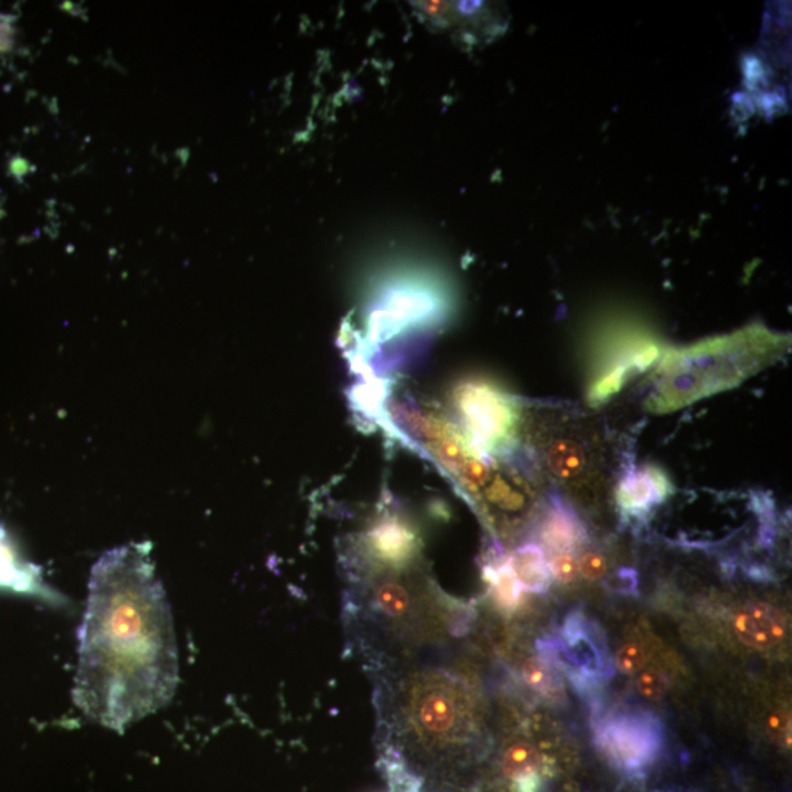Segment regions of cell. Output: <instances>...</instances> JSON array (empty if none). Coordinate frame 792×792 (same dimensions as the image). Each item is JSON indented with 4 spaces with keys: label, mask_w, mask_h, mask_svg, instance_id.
<instances>
[{
    "label": "cell",
    "mask_w": 792,
    "mask_h": 792,
    "mask_svg": "<svg viewBox=\"0 0 792 792\" xmlns=\"http://www.w3.org/2000/svg\"><path fill=\"white\" fill-rule=\"evenodd\" d=\"M564 418V417H563ZM554 480L572 491H587L603 480L596 442L581 425L568 418L534 414L524 417L523 431Z\"/></svg>",
    "instance_id": "obj_5"
},
{
    "label": "cell",
    "mask_w": 792,
    "mask_h": 792,
    "mask_svg": "<svg viewBox=\"0 0 792 792\" xmlns=\"http://www.w3.org/2000/svg\"><path fill=\"white\" fill-rule=\"evenodd\" d=\"M789 350L790 338L751 327L671 351L657 367L646 409L662 416L736 388L771 367Z\"/></svg>",
    "instance_id": "obj_2"
},
{
    "label": "cell",
    "mask_w": 792,
    "mask_h": 792,
    "mask_svg": "<svg viewBox=\"0 0 792 792\" xmlns=\"http://www.w3.org/2000/svg\"><path fill=\"white\" fill-rule=\"evenodd\" d=\"M483 572L496 603L506 611L517 609L522 602L523 589L511 571L509 563L505 560V563L488 565Z\"/></svg>",
    "instance_id": "obj_15"
},
{
    "label": "cell",
    "mask_w": 792,
    "mask_h": 792,
    "mask_svg": "<svg viewBox=\"0 0 792 792\" xmlns=\"http://www.w3.org/2000/svg\"><path fill=\"white\" fill-rule=\"evenodd\" d=\"M78 643L74 702L87 718L124 732L171 702L175 627L146 543L109 550L93 567Z\"/></svg>",
    "instance_id": "obj_1"
},
{
    "label": "cell",
    "mask_w": 792,
    "mask_h": 792,
    "mask_svg": "<svg viewBox=\"0 0 792 792\" xmlns=\"http://www.w3.org/2000/svg\"><path fill=\"white\" fill-rule=\"evenodd\" d=\"M538 651L543 661L563 666V670L565 667L569 678L580 689L613 675L612 657L609 656L603 635L580 612H574L567 618L560 638L543 640Z\"/></svg>",
    "instance_id": "obj_8"
},
{
    "label": "cell",
    "mask_w": 792,
    "mask_h": 792,
    "mask_svg": "<svg viewBox=\"0 0 792 792\" xmlns=\"http://www.w3.org/2000/svg\"><path fill=\"white\" fill-rule=\"evenodd\" d=\"M599 750L621 771H646L665 747V729L655 715L644 710H618L596 723Z\"/></svg>",
    "instance_id": "obj_7"
},
{
    "label": "cell",
    "mask_w": 792,
    "mask_h": 792,
    "mask_svg": "<svg viewBox=\"0 0 792 792\" xmlns=\"http://www.w3.org/2000/svg\"><path fill=\"white\" fill-rule=\"evenodd\" d=\"M538 537L555 554L571 552L586 542L587 532L576 511L558 496H552L538 524Z\"/></svg>",
    "instance_id": "obj_12"
},
{
    "label": "cell",
    "mask_w": 792,
    "mask_h": 792,
    "mask_svg": "<svg viewBox=\"0 0 792 792\" xmlns=\"http://www.w3.org/2000/svg\"><path fill=\"white\" fill-rule=\"evenodd\" d=\"M736 633L746 646L768 651L785 639L786 621L768 603H749L738 612Z\"/></svg>",
    "instance_id": "obj_11"
},
{
    "label": "cell",
    "mask_w": 792,
    "mask_h": 792,
    "mask_svg": "<svg viewBox=\"0 0 792 792\" xmlns=\"http://www.w3.org/2000/svg\"><path fill=\"white\" fill-rule=\"evenodd\" d=\"M616 662L618 670L625 672V674H634V672L642 670L644 663H646V653H644L640 644L629 643L618 652Z\"/></svg>",
    "instance_id": "obj_19"
},
{
    "label": "cell",
    "mask_w": 792,
    "mask_h": 792,
    "mask_svg": "<svg viewBox=\"0 0 792 792\" xmlns=\"http://www.w3.org/2000/svg\"><path fill=\"white\" fill-rule=\"evenodd\" d=\"M538 767H541V754L527 742H517V745L511 746L502 759V769H504L505 775L515 784L526 778L538 777Z\"/></svg>",
    "instance_id": "obj_16"
},
{
    "label": "cell",
    "mask_w": 792,
    "mask_h": 792,
    "mask_svg": "<svg viewBox=\"0 0 792 792\" xmlns=\"http://www.w3.org/2000/svg\"><path fill=\"white\" fill-rule=\"evenodd\" d=\"M421 538L416 526L395 511H382L360 533L355 556L368 577L399 576L420 558Z\"/></svg>",
    "instance_id": "obj_9"
},
{
    "label": "cell",
    "mask_w": 792,
    "mask_h": 792,
    "mask_svg": "<svg viewBox=\"0 0 792 792\" xmlns=\"http://www.w3.org/2000/svg\"><path fill=\"white\" fill-rule=\"evenodd\" d=\"M449 405L458 425L484 456L509 453L523 434L524 407L514 395L483 377L457 382Z\"/></svg>",
    "instance_id": "obj_4"
},
{
    "label": "cell",
    "mask_w": 792,
    "mask_h": 792,
    "mask_svg": "<svg viewBox=\"0 0 792 792\" xmlns=\"http://www.w3.org/2000/svg\"><path fill=\"white\" fill-rule=\"evenodd\" d=\"M578 569L589 580H599L607 574L608 563L604 556L598 554V552H587L578 560Z\"/></svg>",
    "instance_id": "obj_21"
},
{
    "label": "cell",
    "mask_w": 792,
    "mask_h": 792,
    "mask_svg": "<svg viewBox=\"0 0 792 792\" xmlns=\"http://www.w3.org/2000/svg\"><path fill=\"white\" fill-rule=\"evenodd\" d=\"M404 714L407 734L414 745L434 756L457 736L460 706L453 685L447 675L435 671L414 674L405 685Z\"/></svg>",
    "instance_id": "obj_6"
},
{
    "label": "cell",
    "mask_w": 792,
    "mask_h": 792,
    "mask_svg": "<svg viewBox=\"0 0 792 792\" xmlns=\"http://www.w3.org/2000/svg\"><path fill=\"white\" fill-rule=\"evenodd\" d=\"M524 683L536 692H550L554 688V675L549 663L543 660H528L522 667Z\"/></svg>",
    "instance_id": "obj_17"
},
{
    "label": "cell",
    "mask_w": 792,
    "mask_h": 792,
    "mask_svg": "<svg viewBox=\"0 0 792 792\" xmlns=\"http://www.w3.org/2000/svg\"><path fill=\"white\" fill-rule=\"evenodd\" d=\"M671 492V480L665 471L660 467L644 465L627 471L618 483L616 500L622 513L644 515L663 504Z\"/></svg>",
    "instance_id": "obj_10"
},
{
    "label": "cell",
    "mask_w": 792,
    "mask_h": 792,
    "mask_svg": "<svg viewBox=\"0 0 792 792\" xmlns=\"http://www.w3.org/2000/svg\"><path fill=\"white\" fill-rule=\"evenodd\" d=\"M15 38V29L7 17L0 15V53L11 51Z\"/></svg>",
    "instance_id": "obj_23"
},
{
    "label": "cell",
    "mask_w": 792,
    "mask_h": 792,
    "mask_svg": "<svg viewBox=\"0 0 792 792\" xmlns=\"http://www.w3.org/2000/svg\"><path fill=\"white\" fill-rule=\"evenodd\" d=\"M38 582V571L20 558L8 534L0 528V589L31 595Z\"/></svg>",
    "instance_id": "obj_14"
},
{
    "label": "cell",
    "mask_w": 792,
    "mask_h": 792,
    "mask_svg": "<svg viewBox=\"0 0 792 792\" xmlns=\"http://www.w3.org/2000/svg\"><path fill=\"white\" fill-rule=\"evenodd\" d=\"M390 416L407 439L420 445L474 505L496 473L500 464L495 458L480 452L461 426L438 408L400 400Z\"/></svg>",
    "instance_id": "obj_3"
},
{
    "label": "cell",
    "mask_w": 792,
    "mask_h": 792,
    "mask_svg": "<svg viewBox=\"0 0 792 792\" xmlns=\"http://www.w3.org/2000/svg\"><path fill=\"white\" fill-rule=\"evenodd\" d=\"M511 571L517 578L523 590L532 593H545L549 589L552 576L545 552L537 545H524L506 559Z\"/></svg>",
    "instance_id": "obj_13"
},
{
    "label": "cell",
    "mask_w": 792,
    "mask_h": 792,
    "mask_svg": "<svg viewBox=\"0 0 792 792\" xmlns=\"http://www.w3.org/2000/svg\"><path fill=\"white\" fill-rule=\"evenodd\" d=\"M607 586L616 593L633 596L638 593V574L633 569H620L607 578Z\"/></svg>",
    "instance_id": "obj_22"
},
{
    "label": "cell",
    "mask_w": 792,
    "mask_h": 792,
    "mask_svg": "<svg viewBox=\"0 0 792 792\" xmlns=\"http://www.w3.org/2000/svg\"><path fill=\"white\" fill-rule=\"evenodd\" d=\"M638 687L644 697L651 700H657L667 689V681L665 676L657 671H643L638 678Z\"/></svg>",
    "instance_id": "obj_20"
},
{
    "label": "cell",
    "mask_w": 792,
    "mask_h": 792,
    "mask_svg": "<svg viewBox=\"0 0 792 792\" xmlns=\"http://www.w3.org/2000/svg\"><path fill=\"white\" fill-rule=\"evenodd\" d=\"M550 576L559 582H572L580 574L578 569V559L571 552H560L555 554L549 563Z\"/></svg>",
    "instance_id": "obj_18"
}]
</instances>
